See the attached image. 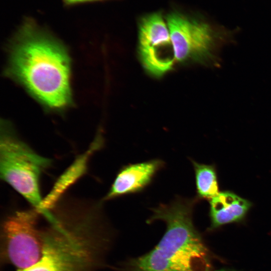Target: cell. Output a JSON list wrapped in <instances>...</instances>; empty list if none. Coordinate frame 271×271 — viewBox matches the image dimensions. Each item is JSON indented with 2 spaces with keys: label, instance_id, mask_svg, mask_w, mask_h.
I'll list each match as a JSON object with an SVG mask.
<instances>
[{
  "label": "cell",
  "instance_id": "cell-1",
  "mask_svg": "<svg viewBox=\"0 0 271 271\" xmlns=\"http://www.w3.org/2000/svg\"><path fill=\"white\" fill-rule=\"evenodd\" d=\"M103 203L64 195L44 216L40 259L16 271H96L111 239Z\"/></svg>",
  "mask_w": 271,
  "mask_h": 271
},
{
  "label": "cell",
  "instance_id": "cell-2",
  "mask_svg": "<svg viewBox=\"0 0 271 271\" xmlns=\"http://www.w3.org/2000/svg\"><path fill=\"white\" fill-rule=\"evenodd\" d=\"M6 72L51 111L61 112L71 104L68 51L31 19L25 20L11 42Z\"/></svg>",
  "mask_w": 271,
  "mask_h": 271
},
{
  "label": "cell",
  "instance_id": "cell-3",
  "mask_svg": "<svg viewBox=\"0 0 271 271\" xmlns=\"http://www.w3.org/2000/svg\"><path fill=\"white\" fill-rule=\"evenodd\" d=\"M199 201L196 198L176 196L168 204L151 208L148 220H161L165 232L157 245L144 255L126 263L127 271H210V255L193 221Z\"/></svg>",
  "mask_w": 271,
  "mask_h": 271
},
{
  "label": "cell",
  "instance_id": "cell-4",
  "mask_svg": "<svg viewBox=\"0 0 271 271\" xmlns=\"http://www.w3.org/2000/svg\"><path fill=\"white\" fill-rule=\"evenodd\" d=\"M52 163L51 159L38 154L23 141L10 122L1 120V179L39 211L43 199L40 189L41 175Z\"/></svg>",
  "mask_w": 271,
  "mask_h": 271
},
{
  "label": "cell",
  "instance_id": "cell-5",
  "mask_svg": "<svg viewBox=\"0 0 271 271\" xmlns=\"http://www.w3.org/2000/svg\"><path fill=\"white\" fill-rule=\"evenodd\" d=\"M42 216L32 207L15 211L7 215L2 224L3 252L7 261L23 270L36 263L43 250V231L39 227Z\"/></svg>",
  "mask_w": 271,
  "mask_h": 271
},
{
  "label": "cell",
  "instance_id": "cell-6",
  "mask_svg": "<svg viewBox=\"0 0 271 271\" xmlns=\"http://www.w3.org/2000/svg\"><path fill=\"white\" fill-rule=\"evenodd\" d=\"M176 61L181 64L205 63L218 59L224 42L207 23L173 13L167 17Z\"/></svg>",
  "mask_w": 271,
  "mask_h": 271
},
{
  "label": "cell",
  "instance_id": "cell-7",
  "mask_svg": "<svg viewBox=\"0 0 271 271\" xmlns=\"http://www.w3.org/2000/svg\"><path fill=\"white\" fill-rule=\"evenodd\" d=\"M138 54L149 74L160 77L173 69L176 61L169 30L160 13L142 18L139 24Z\"/></svg>",
  "mask_w": 271,
  "mask_h": 271
},
{
  "label": "cell",
  "instance_id": "cell-8",
  "mask_svg": "<svg viewBox=\"0 0 271 271\" xmlns=\"http://www.w3.org/2000/svg\"><path fill=\"white\" fill-rule=\"evenodd\" d=\"M165 166L164 161L155 159L122 166L102 201L104 202L144 191Z\"/></svg>",
  "mask_w": 271,
  "mask_h": 271
},
{
  "label": "cell",
  "instance_id": "cell-9",
  "mask_svg": "<svg viewBox=\"0 0 271 271\" xmlns=\"http://www.w3.org/2000/svg\"><path fill=\"white\" fill-rule=\"evenodd\" d=\"M104 138L98 130L88 149L77 156L73 163L60 175L49 192L43 198L39 212L43 214L51 210L65 195L67 191L87 173L88 163L92 156L104 146Z\"/></svg>",
  "mask_w": 271,
  "mask_h": 271
},
{
  "label": "cell",
  "instance_id": "cell-10",
  "mask_svg": "<svg viewBox=\"0 0 271 271\" xmlns=\"http://www.w3.org/2000/svg\"><path fill=\"white\" fill-rule=\"evenodd\" d=\"M252 206V203L235 193L225 190L209 200V230L224 225L236 223L244 219Z\"/></svg>",
  "mask_w": 271,
  "mask_h": 271
},
{
  "label": "cell",
  "instance_id": "cell-11",
  "mask_svg": "<svg viewBox=\"0 0 271 271\" xmlns=\"http://www.w3.org/2000/svg\"><path fill=\"white\" fill-rule=\"evenodd\" d=\"M196 185V198L200 200H210L219 192L217 171L214 164L199 163L192 159Z\"/></svg>",
  "mask_w": 271,
  "mask_h": 271
},
{
  "label": "cell",
  "instance_id": "cell-12",
  "mask_svg": "<svg viewBox=\"0 0 271 271\" xmlns=\"http://www.w3.org/2000/svg\"><path fill=\"white\" fill-rule=\"evenodd\" d=\"M98 0H63L64 3L67 5H71L79 3L92 2Z\"/></svg>",
  "mask_w": 271,
  "mask_h": 271
},
{
  "label": "cell",
  "instance_id": "cell-13",
  "mask_svg": "<svg viewBox=\"0 0 271 271\" xmlns=\"http://www.w3.org/2000/svg\"><path fill=\"white\" fill-rule=\"evenodd\" d=\"M210 271H235L229 269H221L219 270H210Z\"/></svg>",
  "mask_w": 271,
  "mask_h": 271
}]
</instances>
